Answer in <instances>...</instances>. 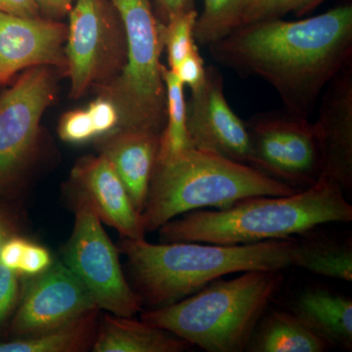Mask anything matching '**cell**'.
<instances>
[{"mask_svg": "<svg viewBox=\"0 0 352 352\" xmlns=\"http://www.w3.org/2000/svg\"><path fill=\"white\" fill-rule=\"evenodd\" d=\"M208 50L222 66L270 85L287 112L309 119L325 87L352 63V6L242 25Z\"/></svg>", "mask_w": 352, "mask_h": 352, "instance_id": "cell-1", "label": "cell"}, {"mask_svg": "<svg viewBox=\"0 0 352 352\" xmlns=\"http://www.w3.org/2000/svg\"><path fill=\"white\" fill-rule=\"evenodd\" d=\"M295 237L254 244L201 242L120 243L134 291L142 303L163 307L193 295L214 280L248 271H283L296 265Z\"/></svg>", "mask_w": 352, "mask_h": 352, "instance_id": "cell-2", "label": "cell"}, {"mask_svg": "<svg viewBox=\"0 0 352 352\" xmlns=\"http://www.w3.org/2000/svg\"><path fill=\"white\" fill-rule=\"evenodd\" d=\"M351 221L352 206L344 192L319 178L292 195L250 197L228 208L193 210L157 231L162 243L245 245L289 239L323 224Z\"/></svg>", "mask_w": 352, "mask_h": 352, "instance_id": "cell-3", "label": "cell"}, {"mask_svg": "<svg viewBox=\"0 0 352 352\" xmlns=\"http://www.w3.org/2000/svg\"><path fill=\"white\" fill-rule=\"evenodd\" d=\"M282 271L223 277L179 302L146 310L140 320L208 352H243L284 282Z\"/></svg>", "mask_w": 352, "mask_h": 352, "instance_id": "cell-4", "label": "cell"}, {"mask_svg": "<svg viewBox=\"0 0 352 352\" xmlns=\"http://www.w3.org/2000/svg\"><path fill=\"white\" fill-rule=\"evenodd\" d=\"M298 191L248 164L188 148L157 162L141 215L146 232H154L193 210H219L250 197L288 196Z\"/></svg>", "mask_w": 352, "mask_h": 352, "instance_id": "cell-5", "label": "cell"}, {"mask_svg": "<svg viewBox=\"0 0 352 352\" xmlns=\"http://www.w3.org/2000/svg\"><path fill=\"white\" fill-rule=\"evenodd\" d=\"M126 36V61L113 80L96 87L115 104L119 129L163 131L166 120V87L161 73L162 24L150 0H110Z\"/></svg>", "mask_w": 352, "mask_h": 352, "instance_id": "cell-6", "label": "cell"}, {"mask_svg": "<svg viewBox=\"0 0 352 352\" xmlns=\"http://www.w3.org/2000/svg\"><path fill=\"white\" fill-rule=\"evenodd\" d=\"M69 15L65 54L69 96L78 99L90 87L113 80L126 61V36L110 0H76Z\"/></svg>", "mask_w": 352, "mask_h": 352, "instance_id": "cell-7", "label": "cell"}, {"mask_svg": "<svg viewBox=\"0 0 352 352\" xmlns=\"http://www.w3.org/2000/svg\"><path fill=\"white\" fill-rule=\"evenodd\" d=\"M76 219L64 251V263L94 298L99 309L134 317L143 303L127 283L117 248L87 201L75 194Z\"/></svg>", "mask_w": 352, "mask_h": 352, "instance_id": "cell-8", "label": "cell"}, {"mask_svg": "<svg viewBox=\"0 0 352 352\" xmlns=\"http://www.w3.org/2000/svg\"><path fill=\"white\" fill-rule=\"evenodd\" d=\"M245 124L250 166L296 189H307L318 182V150L308 118L284 110L256 113Z\"/></svg>", "mask_w": 352, "mask_h": 352, "instance_id": "cell-9", "label": "cell"}, {"mask_svg": "<svg viewBox=\"0 0 352 352\" xmlns=\"http://www.w3.org/2000/svg\"><path fill=\"white\" fill-rule=\"evenodd\" d=\"M56 92L52 69L38 66L0 94V190L18 180L36 157L41 118Z\"/></svg>", "mask_w": 352, "mask_h": 352, "instance_id": "cell-10", "label": "cell"}, {"mask_svg": "<svg viewBox=\"0 0 352 352\" xmlns=\"http://www.w3.org/2000/svg\"><path fill=\"white\" fill-rule=\"evenodd\" d=\"M99 308L80 280L66 264L53 263L34 277L16 312L12 332L38 335L73 323Z\"/></svg>", "mask_w": 352, "mask_h": 352, "instance_id": "cell-11", "label": "cell"}, {"mask_svg": "<svg viewBox=\"0 0 352 352\" xmlns=\"http://www.w3.org/2000/svg\"><path fill=\"white\" fill-rule=\"evenodd\" d=\"M186 126L190 147L249 166L247 127L229 106L223 76L214 66L186 103Z\"/></svg>", "mask_w": 352, "mask_h": 352, "instance_id": "cell-12", "label": "cell"}, {"mask_svg": "<svg viewBox=\"0 0 352 352\" xmlns=\"http://www.w3.org/2000/svg\"><path fill=\"white\" fill-rule=\"evenodd\" d=\"M314 124L321 179L352 193V63L327 85Z\"/></svg>", "mask_w": 352, "mask_h": 352, "instance_id": "cell-13", "label": "cell"}, {"mask_svg": "<svg viewBox=\"0 0 352 352\" xmlns=\"http://www.w3.org/2000/svg\"><path fill=\"white\" fill-rule=\"evenodd\" d=\"M67 34L68 27L58 21L0 12V87L18 72L34 67H55L67 73Z\"/></svg>", "mask_w": 352, "mask_h": 352, "instance_id": "cell-14", "label": "cell"}, {"mask_svg": "<svg viewBox=\"0 0 352 352\" xmlns=\"http://www.w3.org/2000/svg\"><path fill=\"white\" fill-rule=\"evenodd\" d=\"M72 184L76 195L85 199L101 221L113 227L122 238L144 239L147 232L142 215L105 157L80 159L72 170Z\"/></svg>", "mask_w": 352, "mask_h": 352, "instance_id": "cell-15", "label": "cell"}, {"mask_svg": "<svg viewBox=\"0 0 352 352\" xmlns=\"http://www.w3.org/2000/svg\"><path fill=\"white\" fill-rule=\"evenodd\" d=\"M161 133L151 129H118L103 136L100 142V154L112 164L140 214L156 168Z\"/></svg>", "mask_w": 352, "mask_h": 352, "instance_id": "cell-16", "label": "cell"}, {"mask_svg": "<svg viewBox=\"0 0 352 352\" xmlns=\"http://www.w3.org/2000/svg\"><path fill=\"white\" fill-rule=\"evenodd\" d=\"M289 311L333 349L352 351V300L349 296L309 287L295 296Z\"/></svg>", "mask_w": 352, "mask_h": 352, "instance_id": "cell-17", "label": "cell"}, {"mask_svg": "<svg viewBox=\"0 0 352 352\" xmlns=\"http://www.w3.org/2000/svg\"><path fill=\"white\" fill-rule=\"evenodd\" d=\"M190 347L164 329L117 315L105 316L92 344L95 352H182Z\"/></svg>", "mask_w": 352, "mask_h": 352, "instance_id": "cell-18", "label": "cell"}, {"mask_svg": "<svg viewBox=\"0 0 352 352\" xmlns=\"http://www.w3.org/2000/svg\"><path fill=\"white\" fill-rule=\"evenodd\" d=\"M333 349L291 311H264L251 336L248 352H325Z\"/></svg>", "mask_w": 352, "mask_h": 352, "instance_id": "cell-19", "label": "cell"}, {"mask_svg": "<svg viewBox=\"0 0 352 352\" xmlns=\"http://www.w3.org/2000/svg\"><path fill=\"white\" fill-rule=\"evenodd\" d=\"M314 230V229H312ZM309 230L296 239V265L320 276L352 281L351 245Z\"/></svg>", "mask_w": 352, "mask_h": 352, "instance_id": "cell-20", "label": "cell"}, {"mask_svg": "<svg viewBox=\"0 0 352 352\" xmlns=\"http://www.w3.org/2000/svg\"><path fill=\"white\" fill-rule=\"evenodd\" d=\"M98 311V310H97ZM97 311L68 325L0 344V352L82 351L94 342Z\"/></svg>", "mask_w": 352, "mask_h": 352, "instance_id": "cell-21", "label": "cell"}, {"mask_svg": "<svg viewBox=\"0 0 352 352\" xmlns=\"http://www.w3.org/2000/svg\"><path fill=\"white\" fill-rule=\"evenodd\" d=\"M166 94V120L160 141L157 161H166L190 147L186 126L184 85L170 69L162 65Z\"/></svg>", "mask_w": 352, "mask_h": 352, "instance_id": "cell-22", "label": "cell"}, {"mask_svg": "<svg viewBox=\"0 0 352 352\" xmlns=\"http://www.w3.org/2000/svg\"><path fill=\"white\" fill-rule=\"evenodd\" d=\"M243 4L244 0H204L194 29L195 41L208 46L239 28Z\"/></svg>", "mask_w": 352, "mask_h": 352, "instance_id": "cell-23", "label": "cell"}, {"mask_svg": "<svg viewBox=\"0 0 352 352\" xmlns=\"http://www.w3.org/2000/svg\"><path fill=\"white\" fill-rule=\"evenodd\" d=\"M198 16L196 9H192L162 24V41L168 52V69L171 71L197 46L194 29Z\"/></svg>", "mask_w": 352, "mask_h": 352, "instance_id": "cell-24", "label": "cell"}, {"mask_svg": "<svg viewBox=\"0 0 352 352\" xmlns=\"http://www.w3.org/2000/svg\"><path fill=\"white\" fill-rule=\"evenodd\" d=\"M327 0H244L240 27L261 21L280 19L287 14L303 16Z\"/></svg>", "mask_w": 352, "mask_h": 352, "instance_id": "cell-25", "label": "cell"}, {"mask_svg": "<svg viewBox=\"0 0 352 352\" xmlns=\"http://www.w3.org/2000/svg\"><path fill=\"white\" fill-rule=\"evenodd\" d=\"M58 134L65 142L80 144L96 138V132L87 110H74L64 113L58 126Z\"/></svg>", "mask_w": 352, "mask_h": 352, "instance_id": "cell-26", "label": "cell"}, {"mask_svg": "<svg viewBox=\"0 0 352 352\" xmlns=\"http://www.w3.org/2000/svg\"><path fill=\"white\" fill-rule=\"evenodd\" d=\"M92 124L98 136H106L111 132L118 131L120 127V113L109 99L99 96L89 104L87 108Z\"/></svg>", "mask_w": 352, "mask_h": 352, "instance_id": "cell-27", "label": "cell"}, {"mask_svg": "<svg viewBox=\"0 0 352 352\" xmlns=\"http://www.w3.org/2000/svg\"><path fill=\"white\" fill-rule=\"evenodd\" d=\"M19 292V274L0 263V327L12 314Z\"/></svg>", "mask_w": 352, "mask_h": 352, "instance_id": "cell-28", "label": "cell"}, {"mask_svg": "<svg viewBox=\"0 0 352 352\" xmlns=\"http://www.w3.org/2000/svg\"><path fill=\"white\" fill-rule=\"evenodd\" d=\"M50 251L43 245L28 241L17 273L25 277H36L52 265Z\"/></svg>", "mask_w": 352, "mask_h": 352, "instance_id": "cell-29", "label": "cell"}, {"mask_svg": "<svg viewBox=\"0 0 352 352\" xmlns=\"http://www.w3.org/2000/svg\"><path fill=\"white\" fill-rule=\"evenodd\" d=\"M204 60L196 46L184 59L173 69L183 85H188L192 91H195L203 85L206 78V67ZM171 71V69H170Z\"/></svg>", "mask_w": 352, "mask_h": 352, "instance_id": "cell-30", "label": "cell"}, {"mask_svg": "<svg viewBox=\"0 0 352 352\" xmlns=\"http://www.w3.org/2000/svg\"><path fill=\"white\" fill-rule=\"evenodd\" d=\"M27 243L28 240L25 238L17 235L11 236L4 243L0 252V263L9 270L17 272Z\"/></svg>", "mask_w": 352, "mask_h": 352, "instance_id": "cell-31", "label": "cell"}, {"mask_svg": "<svg viewBox=\"0 0 352 352\" xmlns=\"http://www.w3.org/2000/svg\"><path fill=\"white\" fill-rule=\"evenodd\" d=\"M0 12L25 18L41 17L36 0H0Z\"/></svg>", "mask_w": 352, "mask_h": 352, "instance_id": "cell-32", "label": "cell"}, {"mask_svg": "<svg viewBox=\"0 0 352 352\" xmlns=\"http://www.w3.org/2000/svg\"><path fill=\"white\" fill-rule=\"evenodd\" d=\"M76 0H36L45 19L58 21L68 15Z\"/></svg>", "mask_w": 352, "mask_h": 352, "instance_id": "cell-33", "label": "cell"}, {"mask_svg": "<svg viewBox=\"0 0 352 352\" xmlns=\"http://www.w3.org/2000/svg\"><path fill=\"white\" fill-rule=\"evenodd\" d=\"M159 6L160 10L163 14L164 24L170 18L175 17L178 14L187 12L194 8L195 0H155Z\"/></svg>", "mask_w": 352, "mask_h": 352, "instance_id": "cell-34", "label": "cell"}, {"mask_svg": "<svg viewBox=\"0 0 352 352\" xmlns=\"http://www.w3.org/2000/svg\"><path fill=\"white\" fill-rule=\"evenodd\" d=\"M12 235H14L13 227L6 215L0 210V252H1L4 243Z\"/></svg>", "mask_w": 352, "mask_h": 352, "instance_id": "cell-35", "label": "cell"}]
</instances>
